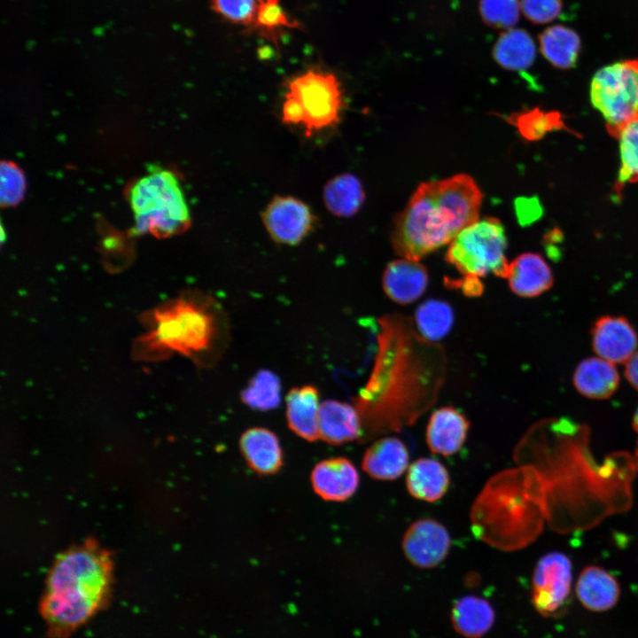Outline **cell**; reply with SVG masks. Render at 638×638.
<instances>
[{
	"label": "cell",
	"instance_id": "6da1fadb",
	"mask_svg": "<svg viewBox=\"0 0 638 638\" xmlns=\"http://www.w3.org/2000/svg\"><path fill=\"white\" fill-rule=\"evenodd\" d=\"M378 352L367 385L356 398L362 440L412 424L435 401L445 373L436 343L401 315L379 320Z\"/></svg>",
	"mask_w": 638,
	"mask_h": 638
},
{
	"label": "cell",
	"instance_id": "7a4b0ae2",
	"mask_svg": "<svg viewBox=\"0 0 638 638\" xmlns=\"http://www.w3.org/2000/svg\"><path fill=\"white\" fill-rule=\"evenodd\" d=\"M113 561L95 541L59 553L47 573L38 612L49 638H69L111 603Z\"/></svg>",
	"mask_w": 638,
	"mask_h": 638
},
{
	"label": "cell",
	"instance_id": "3957f363",
	"mask_svg": "<svg viewBox=\"0 0 638 638\" xmlns=\"http://www.w3.org/2000/svg\"><path fill=\"white\" fill-rule=\"evenodd\" d=\"M482 199L481 190L467 174L420 183L394 220L393 250L418 261L477 222Z\"/></svg>",
	"mask_w": 638,
	"mask_h": 638
},
{
	"label": "cell",
	"instance_id": "277c9868",
	"mask_svg": "<svg viewBox=\"0 0 638 638\" xmlns=\"http://www.w3.org/2000/svg\"><path fill=\"white\" fill-rule=\"evenodd\" d=\"M147 331L135 343L134 354L142 360H159L178 353L207 366L226 346L227 320L212 297L189 292L149 312L144 318Z\"/></svg>",
	"mask_w": 638,
	"mask_h": 638
},
{
	"label": "cell",
	"instance_id": "5b68a950",
	"mask_svg": "<svg viewBox=\"0 0 638 638\" xmlns=\"http://www.w3.org/2000/svg\"><path fill=\"white\" fill-rule=\"evenodd\" d=\"M537 493L529 469L506 470L493 476L471 508L474 535L500 550L525 546L541 526Z\"/></svg>",
	"mask_w": 638,
	"mask_h": 638
},
{
	"label": "cell",
	"instance_id": "8992f818",
	"mask_svg": "<svg viewBox=\"0 0 638 638\" xmlns=\"http://www.w3.org/2000/svg\"><path fill=\"white\" fill-rule=\"evenodd\" d=\"M128 199L137 233L165 238L182 234L191 226L183 191L170 170H153L136 180L128 188Z\"/></svg>",
	"mask_w": 638,
	"mask_h": 638
},
{
	"label": "cell",
	"instance_id": "52a82bcc",
	"mask_svg": "<svg viewBox=\"0 0 638 638\" xmlns=\"http://www.w3.org/2000/svg\"><path fill=\"white\" fill-rule=\"evenodd\" d=\"M342 109L343 93L337 76L311 68L287 82L281 116L284 123L299 126L309 136L334 127Z\"/></svg>",
	"mask_w": 638,
	"mask_h": 638
},
{
	"label": "cell",
	"instance_id": "ba28073f",
	"mask_svg": "<svg viewBox=\"0 0 638 638\" xmlns=\"http://www.w3.org/2000/svg\"><path fill=\"white\" fill-rule=\"evenodd\" d=\"M507 237L501 221L485 217L461 230L449 243L446 261L463 276L481 278L492 273L506 278Z\"/></svg>",
	"mask_w": 638,
	"mask_h": 638
},
{
	"label": "cell",
	"instance_id": "9c48e42d",
	"mask_svg": "<svg viewBox=\"0 0 638 638\" xmlns=\"http://www.w3.org/2000/svg\"><path fill=\"white\" fill-rule=\"evenodd\" d=\"M590 100L609 134L616 137L638 114V59L619 60L597 70L590 83Z\"/></svg>",
	"mask_w": 638,
	"mask_h": 638
},
{
	"label": "cell",
	"instance_id": "30bf717a",
	"mask_svg": "<svg viewBox=\"0 0 638 638\" xmlns=\"http://www.w3.org/2000/svg\"><path fill=\"white\" fill-rule=\"evenodd\" d=\"M572 582V566L569 557L550 552L537 562L532 577V603L544 617H555L568 603Z\"/></svg>",
	"mask_w": 638,
	"mask_h": 638
},
{
	"label": "cell",
	"instance_id": "8fae6325",
	"mask_svg": "<svg viewBox=\"0 0 638 638\" xmlns=\"http://www.w3.org/2000/svg\"><path fill=\"white\" fill-rule=\"evenodd\" d=\"M262 222L276 243L297 245L312 232L315 219L302 200L292 196H276L262 212Z\"/></svg>",
	"mask_w": 638,
	"mask_h": 638
},
{
	"label": "cell",
	"instance_id": "7c38bea8",
	"mask_svg": "<svg viewBox=\"0 0 638 638\" xmlns=\"http://www.w3.org/2000/svg\"><path fill=\"white\" fill-rule=\"evenodd\" d=\"M401 547L411 564L430 569L445 560L450 550L451 538L447 529L439 521L421 518L407 529Z\"/></svg>",
	"mask_w": 638,
	"mask_h": 638
},
{
	"label": "cell",
	"instance_id": "4fadbf2b",
	"mask_svg": "<svg viewBox=\"0 0 638 638\" xmlns=\"http://www.w3.org/2000/svg\"><path fill=\"white\" fill-rule=\"evenodd\" d=\"M592 346L597 356L614 364L626 363L638 350L637 333L626 318L605 315L593 327Z\"/></svg>",
	"mask_w": 638,
	"mask_h": 638
},
{
	"label": "cell",
	"instance_id": "5bb4252c",
	"mask_svg": "<svg viewBox=\"0 0 638 638\" xmlns=\"http://www.w3.org/2000/svg\"><path fill=\"white\" fill-rule=\"evenodd\" d=\"M359 480L355 466L345 457L323 460L311 473L314 491L329 502H343L352 497L358 488Z\"/></svg>",
	"mask_w": 638,
	"mask_h": 638
},
{
	"label": "cell",
	"instance_id": "9a60e30c",
	"mask_svg": "<svg viewBox=\"0 0 638 638\" xmlns=\"http://www.w3.org/2000/svg\"><path fill=\"white\" fill-rule=\"evenodd\" d=\"M470 422L453 407L436 409L427 424L425 440L432 453L448 456L457 453L463 446Z\"/></svg>",
	"mask_w": 638,
	"mask_h": 638
},
{
	"label": "cell",
	"instance_id": "2e32d148",
	"mask_svg": "<svg viewBox=\"0 0 638 638\" xmlns=\"http://www.w3.org/2000/svg\"><path fill=\"white\" fill-rule=\"evenodd\" d=\"M383 289L390 300L408 305L420 298L428 284L426 268L416 261L394 260L383 273Z\"/></svg>",
	"mask_w": 638,
	"mask_h": 638
},
{
	"label": "cell",
	"instance_id": "e0dca14e",
	"mask_svg": "<svg viewBox=\"0 0 638 638\" xmlns=\"http://www.w3.org/2000/svg\"><path fill=\"white\" fill-rule=\"evenodd\" d=\"M506 279L516 295L534 298L552 286L553 273L541 254L525 253L509 263Z\"/></svg>",
	"mask_w": 638,
	"mask_h": 638
},
{
	"label": "cell",
	"instance_id": "ac0fdd59",
	"mask_svg": "<svg viewBox=\"0 0 638 638\" xmlns=\"http://www.w3.org/2000/svg\"><path fill=\"white\" fill-rule=\"evenodd\" d=\"M319 439L331 445H341L362 437V423L355 408L346 402L328 400L321 404Z\"/></svg>",
	"mask_w": 638,
	"mask_h": 638
},
{
	"label": "cell",
	"instance_id": "d6986e66",
	"mask_svg": "<svg viewBox=\"0 0 638 638\" xmlns=\"http://www.w3.org/2000/svg\"><path fill=\"white\" fill-rule=\"evenodd\" d=\"M239 448L251 470L259 475L276 474L283 466V450L277 436L264 427H253L240 437Z\"/></svg>",
	"mask_w": 638,
	"mask_h": 638
},
{
	"label": "cell",
	"instance_id": "ffe728a7",
	"mask_svg": "<svg viewBox=\"0 0 638 638\" xmlns=\"http://www.w3.org/2000/svg\"><path fill=\"white\" fill-rule=\"evenodd\" d=\"M409 454L406 445L396 437L376 440L363 455L362 467L377 480H394L408 469Z\"/></svg>",
	"mask_w": 638,
	"mask_h": 638
},
{
	"label": "cell",
	"instance_id": "44dd1931",
	"mask_svg": "<svg viewBox=\"0 0 638 638\" xmlns=\"http://www.w3.org/2000/svg\"><path fill=\"white\" fill-rule=\"evenodd\" d=\"M575 594L581 605L594 612L607 611L618 603L620 587L617 580L599 566H587L579 575Z\"/></svg>",
	"mask_w": 638,
	"mask_h": 638
},
{
	"label": "cell",
	"instance_id": "7402d4cb",
	"mask_svg": "<svg viewBox=\"0 0 638 638\" xmlns=\"http://www.w3.org/2000/svg\"><path fill=\"white\" fill-rule=\"evenodd\" d=\"M286 420L289 428L307 441L319 439V392L311 385L294 387L285 398Z\"/></svg>",
	"mask_w": 638,
	"mask_h": 638
},
{
	"label": "cell",
	"instance_id": "603a6c76",
	"mask_svg": "<svg viewBox=\"0 0 638 638\" xmlns=\"http://www.w3.org/2000/svg\"><path fill=\"white\" fill-rule=\"evenodd\" d=\"M450 484L446 467L439 461L422 457L408 468L406 486L416 499L433 502L442 498Z\"/></svg>",
	"mask_w": 638,
	"mask_h": 638
},
{
	"label": "cell",
	"instance_id": "cb8c5ba5",
	"mask_svg": "<svg viewBox=\"0 0 638 638\" xmlns=\"http://www.w3.org/2000/svg\"><path fill=\"white\" fill-rule=\"evenodd\" d=\"M619 373L616 364L599 356L581 361L573 374V385L583 396L605 399L618 388Z\"/></svg>",
	"mask_w": 638,
	"mask_h": 638
},
{
	"label": "cell",
	"instance_id": "d4e9b609",
	"mask_svg": "<svg viewBox=\"0 0 638 638\" xmlns=\"http://www.w3.org/2000/svg\"><path fill=\"white\" fill-rule=\"evenodd\" d=\"M450 618L454 629L462 636L481 638L492 628L495 613L487 600L468 595L454 603Z\"/></svg>",
	"mask_w": 638,
	"mask_h": 638
},
{
	"label": "cell",
	"instance_id": "484cf974",
	"mask_svg": "<svg viewBox=\"0 0 638 638\" xmlns=\"http://www.w3.org/2000/svg\"><path fill=\"white\" fill-rule=\"evenodd\" d=\"M543 57L554 66L569 69L575 66L581 49L580 35L572 28L554 25L545 29L539 37Z\"/></svg>",
	"mask_w": 638,
	"mask_h": 638
},
{
	"label": "cell",
	"instance_id": "4316f807",
	"mask_svg": "<svg viewBox=\"0 0 638 638\" xmlns=\"http://www.w3.org/2000/svg\"><path fill=\"white\" fill-rule=\"evenodd\" d=\"M535 43L531 35L520 28H510L497 40L494 57L503 68L511 71L526 70L533 63Z\"/></svg>",
	"mask_w": 638,
	"mask_h": 638
},
{
	"label": "cell",
	"instance_id": "83f0119b",
	"mask_svg": "<svg viewBox=\"0 0 638 638\" xmlns=\"http://www.w3.org/2000/svg\"><path fill=\"white\" fill-rule=\"evenodd\" d=\"M323 195L327 209L338 217H350L356 214L365 198L361 181L351 174H342L331 179L324 186Z\"/></svg>",
	"mask_w": 638,
	"mask_h": 638
},
{
	"label": "cell",
	"instance_id": "f1b7e54d",
	"mask_svg": "<svg viewBox=\"0 0 638 638\" xmlns=\"http://www.w3.org/2000/svg\"><path fill=\"white\" fill-rule=\"evenodd\" d=\"M300 28V23L284 11L281 0H263L255 22L248 33L255 32L278 47L285 30Z\"/></svg>",
	"mask_w": 638,
	"mask_h": 638
},
{
	"label": "cell",
	"instance_id": "f546056e",
	"mask_svg": "<svg viewBox=\"0 0 638 638\" xmlns=\"http://www.w3.org/2000/svg\"><path fill=\"white\" fill-rule=\"evenodd\" d=\"M241 401L253 410L268 411L281 401V381L273 371L258 370L241 392Z\"/></svg>",
	"mask_w": 638,
	"mask_h": 638
},
{
	"label": "cell",
	"instance_id": "4dcf8cb0",
	"mask_svg": "<svg viewBox=\"0 0 638 638\" xmlns=\"http://www.w3.org/2000/svg\"><path fill=\"white\" fill-rule=\"evenodd\" d=\"M615 138L619 144L620 166L613 190L619 196L627 183L638 182V114L621 128Z\"/></svg>",
	"mask_w": 638,
	"mask_h": 638
},
{
	"label": "cell",
	"instance_id": "1f68e13d",
	"mask_svg": "<svg viewBox=\"0 0 638 638\" xmlns=\"http://www.w3.org/2000/svg\"><path fill=\"white\" fill-rule=\"evenodd\" d=\"M454 322L453 309L449 304L439 300H428L416 311L417 330L424 338L437 341L445 337Z\"/></svg>",
	"mask_w": 638,
	"mask_h": 638
},
{
	"label": "cell",
	"instance_id": "d6a6232c",
	"mask_svg": "<svg viewBox=\"0 0 638 638\" xmlns=\"http://www.w3.org/2000/svg\"><path fill=\"white\" fill-rule=\"evenodd\" d=\"M509 121L517 128L521 136L529 141L541 139L549 131L564 128L558 113H546L538 108L513 114Z\"/></svg>",
	"mask_w": 638,
	"mask_h": 638
},
{
	"label": "cell",
	"instance_id": "836d02e7",
	"mask_svg": "<svg viewBox=\"0 0 638 638\" xmlns=\"http://www.w3.org/2000/svg\"><path fill=\"white\" fill-rule=\"evenodd\" d=\"M263 0H210V8L227 23L243 27L248 33Z\"/></svg>",
	"mask_w": 638,
	"mask_h": 638
},
{
	"label": "cell",
	"instance_id": "e575fe53",
	"mask_svg": "<svg viewBox=\"0 0 638 638\" xmlns=\"http://www.w3.org/2000/svg\"><path fill=\"white\" fill-rule=\"evenodd\" d=\"M483 19L496 27H512L519 19L521 11L518 0H480Z\"/></svg>",
	"mask_w": 638,
	"mask_h": 638
},
{
	"label": "cell",
	"instance_id": "d590c367",
	"mask_svg": "<svg viewBox=\"0 0 638 638\" xmlns=\"http://www.w3.org/2000/svg\"><path fill=\"white\" fill-rule=\"evenodd\" d=\"M0 200L2 206L19 204L26 191V178L23 171L13 162L1 163Z\"/></svg>",
	"mask_w": 638,
	"mask_h": 638
},
{
	"label": "cell",
	"instance_id": "8d00e7d4",
	"mask_svg": "<svg viewBox=\"0 0 638 638\" xmlns=\"http://www.w3.org/2000/svg\"><path fill=\"white\" fill-rule=\"evenodd\" d=\"M521 11L533 23L546 24L556 19L562 12V0H521Z\"/></svg>",
	"mask_w": 638,
	"mask_h": 638
},
{
	"label": "cell",
	"instance_id": "74e56055",
	"mask_svg": "<svg viewBox=\"0 0 638 638\" xmlns=\"http://www.w3.org/2000/svg\"><path fill=\"white\" fill-rule=\"evenodd\" d=\"M453 284L460 288L466 296H479L483 292V284L479 278L463 276L453 281Z\"/></svg>",
	"mask_w": 638,
	"mask_h": 638
},
{
	"label": "cell",
	"instance_id": "f35d334b",
	"mask_svg": "<svg viewBox=\"0 0 638 638\" xmlns=\"http://www.w3.org/2000/svg\"><path fill=\"white\" fill-rule=\"evenodd\" d=\"M625 375L630 385L638 391V350L625 363Z\"/></svg>",
	"mask_w": 638,
	"mask_h": 638
},
{
	"label": "cell",
	"instance_id": "ab89813d",
	"mask_svg": "<svg viewBox=\"0 0 638 638\" xmlns=\"http://www.w3.org/2000/svg\"><path fill=\"white\" fill-rule=\"evenodd\" d=\"M633 424H634V430L636 431V432H637V434H638V408H637V410H636V412H635V414H634ZM636 454H637V456H638V449H637V453H636Z\"/></svg>",
	"mask_w": 638,
	"mask_h": 638
}]
</instances>
